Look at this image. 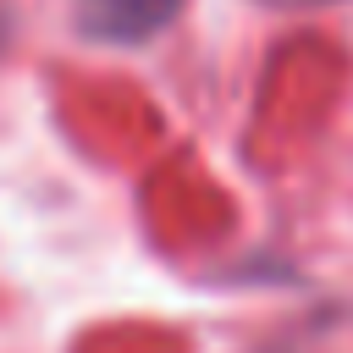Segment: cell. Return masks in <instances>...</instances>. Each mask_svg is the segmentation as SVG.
I'll use <instances>...</instances> for the list:
<instances>
[{
    "mask_svg": "<svg viewBox=\"0 0 353 353\" xmlns=\"http://www.w3.org/2000/svg\"><path fill=\"white\" fill-rule=\"evenodd\" d=\"M265 6H331V0H265Z\"/></svg>",
    "mask_w": 353,
    "mask_h": 353,
    "instance_id": "cell-2",
    "label": "cell"
},
{
    "mask_svg": "<svg viewBox=\"0 0 353 353\" xmlns=\"http://www.w3.org/2000/svg\"><path fill=\"white\" fill-rule=\"evenodd\" d=\"M176 11H182V0H77V17L72 22L94 44H143Z\"/></svg>",
    "mask_w": 353,
    "mask_h": 353,
    "instance_id": "cell-1",
    "label": "cell"
}]
</instances>
